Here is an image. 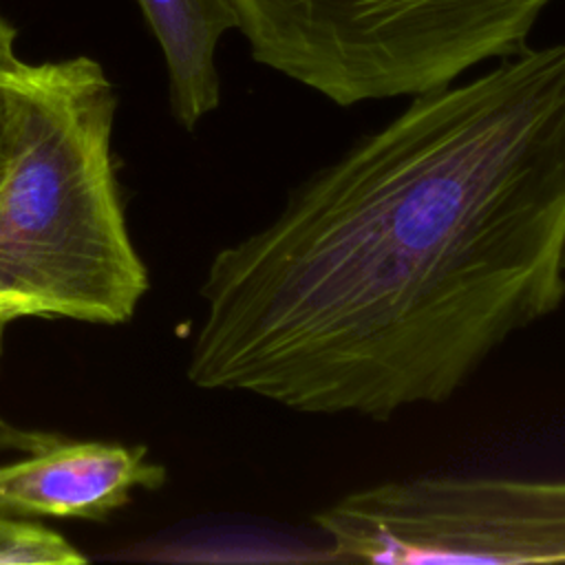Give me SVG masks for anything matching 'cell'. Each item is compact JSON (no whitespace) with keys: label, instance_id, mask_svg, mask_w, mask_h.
I'll use <instances>...</instances> for the list:
<instances>
[{"label":"cell","instance_id":"obj_7","mask_svg":"<svg viewBox=\"0 0 565 565\" xmlns=\"http://www.w3.org/2000/svg\"><path fill=\"white\" fill-rule=\"evenodd\" d=\"M26 60L18 53V29L0 11V183L4 181L18 137L20 77Z\"/></svg>","mask_w":565,"mask_h":565},{"label":"cell","instance_id":"obj_8","mask_svg":"<svg viewBox=\"0 0 565 565\" xmlns=\"http://www.w3.org/2000/svg\"><path fill=\"white\" fill-rule=\"evenodd\" d=\"M26 318V311L22 307V302L4 289V285L0 282V362H2V353H4V335L11 322Z\"/></svg>","mask_w":565,"mask_h":565},{"label":"cell","instance_id":"obj_2","mask_svg":"<svg viewBox=\"0 0 565 565\" xmlns=\"http://www.w3.org/2000/svg\"><path fill=\"white\" fill-rule=\"evenodd\" d=\"M115 110L97 60H26L0 183V282L26 318L121 324L148 289L115 183Z\"/></svg>","mask_w":565,"mask_h":565},{"label":"cell","instance_id":"obj_3","mask_svg":"<svg viewBox=\"0 0 565 565\" xmlns=\"http://www.w3.org/2000/svg\"><path fill=\"white\" fill-rule=\"evenodd\" d=\"M254 62L335 106L417 97L523 53L554 0H230Z\"/></svg>","mask_w":565,"mask_h":565},{"label":"cell","instance_id":"obj_6","mask_svg":"<svg viewBox=\"0 0 565 565\" xmlns=\"http://www.w3.org/2000/svg\"><path fill=\"white\" fill-rule=\"evenodd\" d=\"M168 68V93L174 119L194 126L218 108L221 77L216 49L238 26L230 0H137Z\"/></svg>","mask_w":565,"mask_h":565},{"label":"cell","instance_id":"obj_5","mask_svg":"<svg viewBox=\"0 0 565 565\" xmlns=\"http://www.w3.org/2000/svg\"><path fill=\"white\" fill-rule=\"evenodd\" d=\"M0 446L26 452L0 466L2 519H106L137 488L166 481L163 466L150 461L143 446L62 439L7 424H0Z\"/></svg>","mask_w":565,"mask_h":565},{"label":"cell","instance_id":"obj_4","mask_svg":"<svg viewBox=\"0 0 565 565\" xmlns=\"http://www.w3.org/2000/svg\"><path fill=\"white\" fill-rule=\"evenodd\" d=\"M311 521L340 561L565 563V479H395L349 492Z\"/></svg>","mask_w":565,"mask_h":565},{"label":"cell","instance_id":"obj_1","mask_svg":"<svg viewBox=\"0 0 565 565\" xmlns=\"http://www.w3.org/2000/svg\"><path fill=\"white\" fill-rule=\"evenodd\" d=\"M199 388L307 415L450 399L565 302V40L417 97L214 254Z\"/></svg>","mask_w":565,"mask_h":565}]
</instances>
